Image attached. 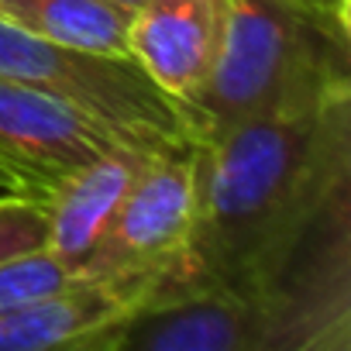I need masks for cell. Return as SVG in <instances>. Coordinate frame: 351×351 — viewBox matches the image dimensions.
Masks as SVG:
<instances>
[{
    "label": "cell",
    "instance_id": "1",
    "mask_svg": "<svg viewBox=\"0 0 351 351\" xmlns=\"http://www.w3.org/2000/svg\"><path fill=\"white\" fill-rule=\"evenodd\" d=\"M228 289L351 330V97L200 141L193 234L162 300Z\"/></svg>",
    "mask_w": 351,
    "mask_h": 351
},
{
    "label": "cell",
    "instance_id": "2",
    "mask_svg": "<svg viewBox=\"0 0 351 351\" xmlns=\"http://www.w3.org/2000/svg\"><path fill=\"white\" fill-rule=\"evenodd\" d=\"M224 38L186 104L197 141L238 124L351 97L348 18L310 0H224Z\"/></svg>",
    "mask_w": 351,
    "mask_h": 351
},
{
    "label": "cell",
    "instance_id": "3",
    "mask_svg": "<svg viewBox=\"0 0 351 351\" xmlns=\"http://www.w3.org/2000/svg\"><path fill=\"white\" fill-rule=\"evenodd\" d=\"M197 162V138L155 148L138 169L114 221L73 276L117 289L134 310L162 300L193 234Z\"/></svg>",
    "mask_w": 351,
    "mask_h": 351
},
{
    "label": "cell",
    "instance_id": "4",
    "mask_svg": "<svg viewBox=\"0 0 351 351\" xmlns=\"http://www.w3.org/2000/svg\"><path fill=\"white\" fill-rule=\"evenodd\" d=\"M0 76L90 114L131 145L158 148L193 138L186 107L158 90L128 52L73 49L0 21Z\"/></svg>",
    "mask_w": 351,
    "mask_h": 351
},
{
    "label": "cell",
    "instance_id": "5",
    "mask_svg": "<svg viewBox=\"0 0 351 351\" xmlns=\"http://www.w3.org/2000/svg\"><path fill=\"white\" fill-rule=\"evenodd\" d=\"M351 334L327 327L269 289L190 293L138 306L97 351H348Z\"/></svg>",
    "mask_w": 351,
    "mask_h": 351
},
{
    "label": "cell",
    "instance_id": "6",
    "mask_svg": "<svg viewBox=\"0 0 351 351\" xmlns=\"http://www.w3.org/2000/svg\"><path fill=\"white\" fill-rule=\"evenodd\" d=\"M121 141L90 114L0 76V169L11 176V190L45 204L69 176Z\"/></svg>",
    "mask_w": 351,
    "mask_h": 351
},
{
    "label": "cell",
    "instance_id": "7",
    "mask_svg": "<svg viewBox=\"0 0 351 351\" xmlns=\"http://www.w3.org/2000/svg\"><path fill=\"white\" fill-rule=\"evenodd\" d=\"M224 8V0H141L128 25V56L186 107L214 69Z\"/></svg>",
    "mask_w": 351,
    "mask_h": 351
},
{
    "label": "cell",
    "instance_id": "8",
    "mask_svg": "<svg viewBox=\"0 0 351 351\" xmlns=\"http://www.w3.org/2000/svg\"><path fill=\"white\" fill-rule=\"evenodd\" d=\"M155 148L141 145H114L90 165H83L45 200L49 214V252L76 272V265L86 258V252L97 245V238L114 221L124 193L131 190L138 169Z\"/></svg>",
    "mask_w": 351,
    "mask_h": 351
},
{
    "label": "cell",
    "instance_id": "9",
    "mask_svg": "<svg viewBox=\"0 0 351 351\" xmlns=\"http://www.w3.org/2000/svg\"><path fill=\"white\" fill-rule=\"evenodd\" d=\"M134 313V303L93 279H69L56 293L28 300L0 317V351L76 348L97 351L100 337Z\"/></svg>",
    "mask_w": 351,
    "mask_h": 351
},
{
    "label": "cell",
    "instance_id": "10",
    "mask_svg": "<svg viewBox=\"0 0 351 351\" xmlns=\"http://www.w3.org/2000/svg\"><path fill=\"white\" fill-rule=\"evenodd\" d=\"M0 21L90 52H128L131 11L114 0H0Z\"/></svg>",
    "mask_w": 351,
    "mask_h": 351
},
{
    "label": "cell",
    "instance_id": "11",
    "mask_svg": "<svg viewBox=\"0 0 351 351\" xmlns=\"http://www.w3.org/2000/svg\"><path fill=\"white\" fill-rule=\"evenodd\" d=\"M69 279H73V272L49 248L18 255L11 262H0V317L11 313L21 303H28V300L56 293Z\"/></svg>",
    "mask_w": 351,
    "mask_h": 351
},
{
    "label": "cell",
    "instance_id": "12",
    "mask_svg": "<svg viewBox=\"0 0 351 351\" xmlns=\"http://www.w3.org/2000/svg\"><path fill=\"white\" fill-rule=\"evenodd\" d=\"M38 248H49L45 204L18 190L0 193V262H11Z\"/></svg>",
    "mask_w": 351,
    "mask_h": 351
},
{
    "label": "cell",
    "instance_id": "13",
    "mask_svg": "<svg viewBox=\"0 0 351 351\" xmlns=\"http://www.w3.org/2000/svg\"><path fill=\"white\" fill-rule=\"evenodd\" d=\"M0 190H11V176L4 169H0Z\"/></svg>",
    "mask_w": 351,
    "mask_h": 351
},
{
    "label": "cell",
    "instance_id": "14",
    "mask_svg": "<svg viewBox=\"0 0 351 351\" xmlns=\"http://www.w3.org/2000/svg\"><path fill=\"white\" fill-rule=\"evenodd\" d=\"M114 4H121V8H128V11H134V8L141 4V0H114Z\"/></svg>",
    "mask_w": 351,
    "mask_h": 351
}]
</instances>
